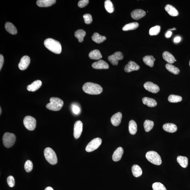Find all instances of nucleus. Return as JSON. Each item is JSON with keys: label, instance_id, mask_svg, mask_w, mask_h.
<instances>
[{"label": "nucleus", "instance_id": "2", "mask_svg": "<svg viewBox=\"0 0 190 190\" xmlns=\"http://www.w3.org/2000/svg\"><path fill=\"white\" fill-rule=\"evenodd\" d=\"M45 47L50 51L56 54H60L62 51L61 43L58 41L51 38L46 39L44 41Z\"/></svg>", "mask_w": 190, "mask_h": 190}, {"label": "nucleus", "instance_id": "46", "mask_svg": "<svg viewBox=\"0 0 190 190\" xmlns=\"http://www.w3.org/2000/svg\"><path fill=\"white\" fill-rule=\"evenodd\" d=\"M172 32L170 31H168L166 33V37L167 38H169L172 35Z\"/></svg>", "mask_w": 190, "mask_h": 190}, {"label": "nucleus", "instance_id": "33", "mask_svg": "<svg viewBox=\"0 0 190 190\" xmlns=\"http://www.w3.org/2000/svg\"><path fill=\"white\" fill-rule=\"evenodd\" d=\"M166 67L169 71L175 75L178 74L180 72V70L178 68L172 65L171 64L169 63L167 64Z\"/></svg>", "mask_w": 190, "mask_h": 190}, {"label": "nucleus", "instance_id": "49", "mask_svg": "<svg viewBox=\"0 0 190 190\" xmlns=\"http://www.w3.org/2000/svg\"><path fill=\"white\" fill-rule=\"evenodd\" d=\"M1 108H0V114H1Z\"/></svg>", "mask_w": 190, "mask_h": 190}, {"label": "nucleus", "instance_id": "16", "mask_svg": "<svg viewBox=\"0 0 190 190\" xmlns=\"http://www.w3.org/2000/svg\"><path fill=\"white\" fill-rule=\"evenodd\" d=\"M122 118V113L119 112L115 113L112 117L111 122L112 124L115 127H117L120 125L121 122Z\"/></svg>", "mask_w": 190, "mask_h": 190}, {"label": "nucleus", "instance_id": "44", "mask_svg": "<svg viewBox=\"0 0 190 190\" xmlns=\"http://www.w3.org/2000/svg\"><path fill=\"white\" fill-rule=\"evenodd\" d=\"M4 62V58L2 55H0V70H1L2 67Z\"/></svg>", "mask_w": 190, "mask_h": 190}, {"label": "nucleus", "instance_id": "29", "mask_svg": "<svg viewBox=\"0 0 190 190\" xmlns=\"http://www.w3.org/2000/svg\"><path fill=\"white\" fill-rule=\"evenodd\" d=\"M132 171L133 175L135 177H139L142 174V170L141 167L137 165H134L132 167Z\"/></svg>", "mask_w": 190, "mask_h": 190}, {"label": "nucleus", "instance_id": "3", "mask_svg": "<svg viewBox=\"0 0 190 190\" xmlns=\"http://www.w3.org/2000/svg\"><path fill=\"white\" fill-rule=\"evenodd\" d=\"M50 102L46 105L47 109L51 111H58L61 109L63 105V102L58 97H52L50 99Z\"/></svg>", "mask_w": 190, "mask_h": 190}, {"label": "nucleus", "instance_id": "27", "mask_svg": "<svg viewBox=\"0 0 190 190\" xmlns=\"http://www.w3.org/2000/svg\"><path fill=\"white\" fill-rule=\"evenodd\" d=\"M92 40L97 43H102L106 39V37L100 35L98 33H94L92 37Z\"/></svg>", "mask_w": 190, "mask_h": 190}, {"label": "nucleus", "instance_id": "9", "mask_svg": "<svg viewBox=\"0 0 190 190\" xmlns=\"http://www.w3.org/2000/svg\"><path fill=\"white\" fill-rule=\"evenodd\" d=\"M123 55L120 51H117L108 57V60L113 65H118V61L123 59Z\"/></svg>", "mask_w": 190, "mask_h": 190}, {"label": "nucleus", "instance_id": "40", "mask_svg": "<svg viewBox=\"0 0 190 190\" xmlns=\"http://www.w3.org/2000/svg\"><path fill=\"white\" fill-rule=\"evenodd\" d=\"M83 18L84 19L85 23L87 24L91 23L92 21H93L92 16L90 14H85L83 16Z\"/></svg>", "mask_w": 190, "mask_h": 190}, {"label": "nucleus", "instance_id": "34", "mask_svg": "<svg viewBox=\"0 0 190 190\" xmlns=\"http://www.w3.org/2000/svg\"><path fill=\"white\" fill-rule=\"evenodd\" d=\"M104 6L106 11L110 13L114 11V8L112 2L110 0H106L105 1Z\"/></svg>", "mask_w": 190, "mask_h": 190}, {"label": "nucleus", "instance_id": "8", "mask_svg": "<svg viewBox=\"0 0 190 190\" xmlns=\"http://www.w3.org/2000/svg\"><path fill=\"white\" fill-rule=\"evenodd\" d=\"M36 120L33 117L27 116L25 117L23 124L26 129L30 131H33L36 127Z\"/></svg>", "mask_w": 190, "mask_h": 190}, {"label": "nucleus", "instance_id": "22", "mask_svg": "<svg viewBox=\"0 0 190 190\" xmlns=\"http://www.w3.org/2000/svg\"><path fill=\"white\" fill-rule=\"evenodd\" d=\"M5 27L6 31L8 33L12 35H15L17 32L16 28L13 24L10 22H6L5 24Z\"/></svg>", "mask_w": 190, "mask_h": 190}, {"label": "nucleus", "instance_id": "19", "mask_svg": "<svg viewBox=\"0 0 190 190\" xmlns=\"http://www.w3.org/2000/svg\"><path fill=\"white\" fill-rule=\"evenodd\" d=\"M56 0H38L37 5L40 7H47L51 6L56 3Z\"/></svg>", "mask_w": 190, "mask_h": 190}, {"label": "nucleus", "instance_id": "23", "mask_svg": "<svg viewBox=\"0 0 190 190\" xmlns=\"http://www.w3.org/2000/svg\"><path fill=\"white\" fill-rule=\"evenodd\" d=\"M163 58L169 63H173L175 62V58L171 53L168 51H164L162 55Z\"/></svg>", "mask_w": 190, "mask_h": 190}, {"label": "nucleus", "instance_id": "43", "mask_svg": "<svg viewBox=\"0 0 190 190\" xmlns=\"http://www.w3.org/2000/svg\"><path fill=\"white\" fill-rule=\"evenodd\" d=\"M89 2L88 0H81L78 3V5L80 8H83L87 6Z\"/></svg>", "mask_w": 190, "mask_h": 190}, {"label": "nucleus", "instance_id": "5", "mask_svg": "<svg viewBox=\"0 0 190 190\" xmlns=\"http://www.w3.org/2000/svg\"><path fill=\"white\" fill-rule=\"evenodd\" d=\"M146 157L149 161L154 164L159 166L162 164L160 156L157 152L149 151L147 152Z\"/></svg>", "mask_w": 190, "mask_h": 190}, {"label": "nucleus", "instance_id": "38", "mask_svg": "<svg viewBox=\"0 0 190 190\" xmlns=\"http://www.w3.org/2000/svg\"><path fill=\"white\" fill-rule=\"evenodd\" d=\"M152 187L153 190H167L164 185L160 182L154 183L152 184Z\"/></svg>", "mask_w": 190, "mask_h": 190}, {"label": "nucleus", "instance_id": "13", "mask_svg": "<svg viewBox=\"0 0 190 190\" xmlns=\"http://www.w3.org/2000/svg\"><path fill=\"white\" fill-rule=\"evenodd\" d=\"M140 66L137 64L133 61H130L127 65L124 67V71L126 72L130 73L133 71L139 70Z\"/></svg>", "mask_w": 190, "mask_h": 190}, {"label": "nucleus", "instance_id": "18", "mask_svg": "<svg viewBox=\"0 0 190 190\" xmlns=\"http://www.w3.org/2000/svg\"><path fill=\"white\" fill-rule=\"evenodd\" d=\"M124 150L122 147H120L117 149L112 156L113 160L115 162L120 161L123 155Z\"/></svg>", "mask_w": 190, "mask_h": 190}, {"label": "nucleus", "instance_id": "21", "mask_svg": "<svg viewBox=\"0 0 190 190\" xmlns=\"http://www.w3.org/2000/svg\"><path fill=\"white\" fill-rule=\"evenodd\" d=\"M165 9L170 16H177L179 15V12L175 7L171 5L168 4L165 7Z\"/></svg>", "mask_w": 190, "mask_h": 190}, {"label": "nucleus", "instance_id": "4", "mask_svg": "<svg viewBox=\"0 0 190 190\" xmlns=\"http://www.w3.org/2000/svg\"><path fill=\"white\" fill-rule=\"evenodd\" d=\"M44 155L46 159L50 164L55 165L58 162L57 157L56 153L52 149L47 148L44 151Z\"/></svg>", "mask_w": 190, "mask_h": 190}, {"label": "nucleus", "instance_id": "48", "mask_svg": "<svg viewBox=\"0 0 190 190\" xmlns=\"http://www.w3.org/2000/svg\"><path fill=\"white\" fill-rule=\"evenodd\" d=\"M176 30V29L175 28H173V29H169L170 31H174V30Z\"/></svg>", "mask_w": 190, "mask_h": 190}, {"label": "nucleus", "instance_id": "30", "mask_svg": "<svg viewBox=\"0 0 190 190\" xmlns=\"http://www.w3.org/2000/svg\"><path fill=\"white\" fill-rule=\"evenodd\" d=\"M177 161L182 167L186 168L187 167L188 159L187 157L184 156H178L177 158Z\"/></svg>", "mask_w": 190, "mask_h": 190}, {"label": "nucleus", "instance_id": "15", "mask_svg": "<svg viewBox=\"0 0 190 190\" xmlns=\"http://www.w3.org/2000/svg\"><path fill=\"white\" fill-rule=\"evenodd\" d=\"M92 67L93 68L98 70L107 69L109 68V65L105 61L103 60H100L92 64Z\"/></svg>", "mask_w": 190, "mask_h": 190}, {"label": "nucleus", "instance_id": "11", "mask_svg": "<svg viewBox=\"0 0 190 190\" xmlns=\"http://www.w3.org/2000/svg\"><path fill=\"white\" fill-rule=\"evenodd\" d=\"M144 87L145 89L152 93H157L159 91V86L151 82H147L145 83Z\"/></svg>", "mask_w": 190, "mask_h": 190}, {"label": "nucleus", "instance_id": "39", "mask_svg": "<svg viewBox=\"0 0 190 190\" xmlns=\"http://www.w3.org/2000/svg\"><path fill=\"white\" fill-rule=\"evenodd\" d=\"M24 168L26 171L29 173L32 171L33 169V164L32 162L29 160L26 161L24 165Z\"/></svg>", "mask_w": 190, "mask_h": 190}, {"label": "nucleus", "instance_id": "50", "mask_svg": "<svg viewBox=\"0 0 190 190\" xmlns=\"http://www.w3.org/2000/svg\"><path fill=\"white\" fill-rule=\"evenodd\" d=\"M189 65H190V61H189Z\"/></svg>", "mask_w": 190, "mask_h": 190}, {"label": "nucleus", "instance_id": "31", "mask_svg": "<svg viewBox=\"0 0 190 190\" xmlns=\"http://www.w3.org/2000/svg\"><path fill=\"white\" fill-rule=\"evenodd\" d=\"M86 35V32L82 29L78 30L75 33V36L78 39L80 42L83 41V39Z\"/></svg>", "mask_w": 190, "mask_h": 190}, {"label": "nucleus", "instance_id": "47", "mask_svg": "<svg viewBox=\"0 0 190 190\" xmlns=\"http://www.w3.org/2000/svg\"><path fill=\"white\" fill-rule=\"evenodd\" d=\"M45 190H54V189H53L52 187H48L47 188H46Z\"/></svg>", "mask_w": 190, "mask_h": 190}, {"label": "nucleus", "instance_id": "10", "mask_svg": "<svg viewBox=\"0 0 190 190\" xmlns=\"http://www.w3.org/2000/svg\"><path fill=\"white\" fill-rule=\"evenodd\" d=\"M83 130V124L81 121H76L74 125V136L76 139L80 137Z\"/></svg>", "mask_w": 190, "mask_h": 190}, {"label": "nucleus", "instance_id": "14", "mask_svg": "<svg viewBox=\"0 0 190 190\" xmlns=\"http://www.w3.org/2000/svg\"><path fill=\"white\" fill-rule=\"evenodd\" d=\"M146 14V12L143 10L136 9L131 12V15L132 18L135 20H139L144 17Z\"/></svg>", "mask_w": 190, "mask_h": 190}, {"label": "nucleus", "instance_id": "36", "mask_svg": "<svg viewBox=\"0 0 190 190\" xmlns=\"http://www.w3.org/2000/svg\"><path fill=\"white\" fill-rule=\"evenodd\" d=\"M168 100L170 102L177 103L181 102L182 97L180 96L171 95L169 96Z\"/></svg>", "mask_w": 190, "mask_h": 190}, {"label": "nucleus", "instance_id": "32", "mask_svg": "<svg viewBox=\"0 0 190 190\" xmlns=\"http://www.w3.org/2000/svg\"><path fill=\"white\" fill-rule=\"evenodd\" d=\"M139 26V24L137 22H133L126 24L122 28V30L124 31H127L134 30L137 28Z\"/></svg>", "mask_w": 190, "mask_h": 190}, {"label": "nucleus", "instance_id": "45", "mask_svg": "<svg viewBox=\"0 0 190 190\" xmlns=\"http://www.w3.org/2000/svg\"><path fill=\"white\" fill-rule=\"evenodd\" d=\"M181 38L180 37L177 36L174 39V42L175 43H179L180 41Z\"/></svg>", "mask_w": 190, "mask_h": 190}, {"label": "nucleus", "instance_id": "28", "mask_svg": "<svg viewBox=\"0 0 190 190\" xmlns=\"http://www.w3.org/2000/svg\"><path fill=\"white\" fill-rule=\"evenodd\" d=\"M143 61L145 65L151 67H152L154 65L155 59L152 56H145L143 58Z\"/></svg>", "mask_w": 190, "mask_h": 190}, {"label": "nucleus", "instance_id": "26", "mask_svg": "<svg viewBox=\"0 0 190 190\" xmlns=\"http://www.w3.org/2000/svg\"><path fill=\"white\" fill-rule=\"evenodd\" d=\"M129 130L130 133L131 134L134 135L137 132V126L136 122L134 120L130 121L129 125Z\"/></svg>", "mask_w": 190, "mask_h": 190}, {"label": "nucleus", "instance_id": "37", "mask_svg": "<svg viewBox=\"0 0 190 190\" xmlns=\"http://www.w3.org/2000/svg\"><path fill=\"white\" fill-rule=\"evenodd\" d=\"M161 27L159 26H157L153 27L149 30V33L151 36L153 35H157L160 32Z\"/></svg>", "mask_w": 190, "mask_h": 190}, {"label": "nucleus", "instance_id": "6", "mask_svg": "<svg viewBox=\"0 0 190 190\" xmlns=\"http://www.w3.org/2000/svg\"><path fill=\"white\" fill-rule=\"evenodd\" d=\"M15 135L12 133L6 132L3 137V145L7 148H9L14 145L16 141Z\"/></svg>", "mask_w": 190, "mask_h": 190}, {"label": "nucleus", "instance_id": "7", "mask_svg": "<svg viewBox=\"0 0 190 190\" xmlns=\"http://www.w3.org/2000/svg\"><path fill=\"white\" fill-rule=\"evenodd\" d=\"M102 143V140L99 138H95L89 143L86 148L88 152H91L98 148Z\"/></svg>", "mask_w": 190, "mask_h": 190}, {"label": "nucleus", "instance_id": "17", "mask_svg": "<svg viewBox=\"0 0 190 190\" xmlns=\"http://www.w3.org/2000/svg\"><path fill=\"white\" fill-rule=\"evenodd\" d=\"M42 85V81L40 80H37L33 82L31 85H28L27 89L29 91L35 92L40 88Z\"/></svg>", "mask_w": 190, "mask_h": 190}, {"label": "nucleus", "instance_id": "25", "mask_svg": "<svg viewBox=\"0 0 190 190\" xmlns=\"http://www.w3.org/2000/svg\"><path fill=\"white\" fill-rule=\"evenodd\" d=\"M89 57L90 59L95 60H99L102 58L100 51L97 49L91 51L89 54Z\"/></svg>", "mask_w": 190, "mask_h": 190}, {"label": "nucleus", "instance_id": "12", "mask_svg": "<svg viewBox=\"0 0 190 190\" xmlns=\"http://www.w3.org/2000/svg\"><path fill=\"white\" fill-rule=\"evenodd\" d=\"M31 62V59L29 56H24L21 58L19 67L21 70H24L28 68Z\"/></svg>", "mask_w": 190, "mask_h": 190}, {"label": "nucleus", "instance_id": "35", "mask_svg": "<svg viewBox=\"0 0 190 190\" xmlns=\"http://www.w3.org/2000/svg\"><path fill=\"white\" fill-rule=\"evenodd\" d=\"M154 122L152 121L147 120L145 121L144 124L145 131L147 132H149L151 130L153 127Z\"/></svg>", "mask_w": 190, "mask_h": 190}, {"label": "nucleus", "instance_id": "1", "mask_svg": "<svg viewBox=\"0 0 190 190\" xmlns=\"http://www.w3.org/2000/svg\"><path fill=\"white\" fill-rule=\"evenodd\" d=\"M83 91L85 93L91 95H97L102 93L103 89L102 86L97 83H87L83 87Z\"/></svg>", "mask_w": 190, "mask_h": 190}, {"label": "nucleus", "instance_id": "20", "mask_svg": "<svg viewBox=\"0 0 190 190\" xmlns=\"http://www.w3.org/2000/svg\"><path fill=\"white\" fill-rule=\"evenodd\" d=\"M163 128L166 132L169 133H174L177 130V126L175 124L172 123H166L163 126Z\"/></svg>", "mask_w": 190, "mask_h": 190}, {"label": "nucleus", "instance_id": "41", "mask_svg": "<svg viewBox=\"0 0 190 190\" xmlns=\"http://www.w3.org/2000/svg\"><path fill=\"white\" fill-rule=\"evenodd\" d=\"M7 183L10 187H13L15 185V180L14 177L12 176H9L7 179Z\"/></svg>", "mask_w": 190, "mask_h": 190}, {"label": "nucleus", "instance_id": "42", "mask_svg": "<svg viewBox=\"0 0 190 190\" xmlns=\"http://www.w3.org/2000/svg\"><path fill=\"white\" fill-rule=\"evenodd\" d=\"M72 110L73 112L74 113V114L76 115L79 114L81 111L80 109L79 106L75 104L73 105Z\"/></svg>", "mask_w": 190, "mask_h": 190}, {"label": "nucleus", "instance_id": "24", "mask_svg": "<svg viewBox=\"0 0 190 190\" xmlns=\"http://www.w3.org/2000/svg\"><path fill=\"white\" fill-rule=\"evenodd\" d=\"M144 104L146 105L149 107H155L157 105V102L154 99L148 97H144L142 99Z\"/></svg>", "mask_w": 190, "mask_h": 190}]
</instances>
